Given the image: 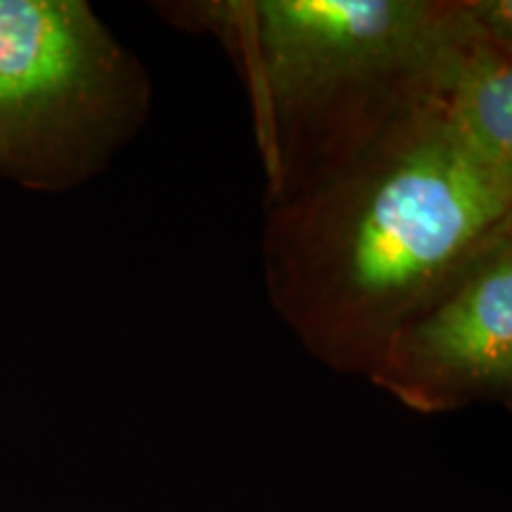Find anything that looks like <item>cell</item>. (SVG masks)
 <instances>
[{"mask_svg": "<svg viewBox=\"0 0 512 512\" xmlns=\"http://www.w3.org/2000/svg\"><path fill=\"white\" fill-rule=\"evenodd\" d=\"M510 240L512 174L467 143L439 81L271 204L268 297L309 354L370 375L403 325Z\"/></svg>", "mask_w": 512, "mask_h": 512, "instance_id": "6da1fadb", "label": "cell"}, {"mask_svg": "<svg viewBox=\"0 0 512 512\" xmlns=\"http://www.w3.org/2000/svg\"><path fill=\"white\" fill-rule=\"evenodd\" d=\"M145 72L81 0H0V178L88 181L143 124Z\"/></svg>", "mask_w": 512, "mask_h": 512, "instance_id": "3957f363", "label": "cell"}, {"mask_svg": "<svg viewBox=\"0 0 512 512\" xmlns=\"http://www.w3.org/2000/svg\"><path fill=\"white\" fill-rule=\"evenodd\" d=\"M370 377L425 411L512 384V240L403 325Z\"/></svg>", "mask_w": 512, "mask_h": 512, "instance_id": "277c9868", "label": "cell"}, {"mask_svg": "<svg viewBox=\"0 0 512 512\" xmlns=\"http://www.w3.org/2000/svg\"><path fill=\"white\" fill-rule=\"evenodd\" d=\"M441 95L467 143L512 174V50L479 38L467 22L465 41L441 76Z\"/></svg>", "mask_w": 512, "mask_h": 512, "instance_id": "5b68a950", "label": "cell"}, {"mask_svg": "<svg viewBox=\"0 0 512 512\" xmlns=\"http://www.w3.org/2000/svg\"><path fill=\"white\" fill-rule=\"evenodd\" d=\"M242 55L271 204L430 93L467 36L463 3L259 0L204 10Z\"/></svg>", "mask_w": 512, "mask_h": 512, "instance_id": "7a4b0ae2", "label": "cell"}, {"mask_svg": "<svg viewBox=\"0 0 512 512\" xmlns=\"http://www.w3.org/2000/svg\"><path fill=\"white\" fill-rule=\"evenodd\" d=\"M465 15L479 38L512 50V0L465 3Z\"/></svg>", "mask_w": 512, "mask_h": 512, "instance_id": "8992f818", "label": "cell"}]
</instances>
